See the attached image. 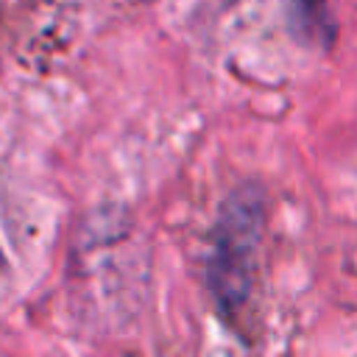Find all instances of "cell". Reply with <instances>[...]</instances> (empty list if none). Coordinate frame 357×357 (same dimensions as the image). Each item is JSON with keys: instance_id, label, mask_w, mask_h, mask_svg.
<instances>
[{"instance_id": "1", "label": "cell", "mask_w": 357, "mask_h": 357, "mask_svg": "<svg viewBox=\"0 0 357 357\" xmlns=\"http://www.w3.org/2000/svg\"><path fill=\"white\" fill-rule=\"evenodd\" d=\"M262 237L265 190L257 181H243L220 201L212 251L206 257V287L226 321H231L251 296Z\"/></svg>"}, {"instance_id": "2", "label": "cell", "mask_w": 357, "mask_h": 357, "mask_svg": "<svg viewBox=\"0 0 357 357\" xmlns=\"http://www.w3.org/2000/svg\"><path fill=\"white\" fill-rule=\"evenodd\" d=\"M293 20L310 33L318 25H324L326 33H332V25L326 22V0H293Z\"/></svg>"}, {"instance_id": "3", "label": "cell", "mask_w": 357, "mask_h": 357, "mask_svg": "<svg viewBox=\"0 0 357 357\" xmlns=\"http://www.w3.org/2000/svg\"><path fill=\"white\" fill-rule=\"evenodd\" d=\"M6 268V257H3V248H0V271Z\"/></svg>"}]
</instances>
